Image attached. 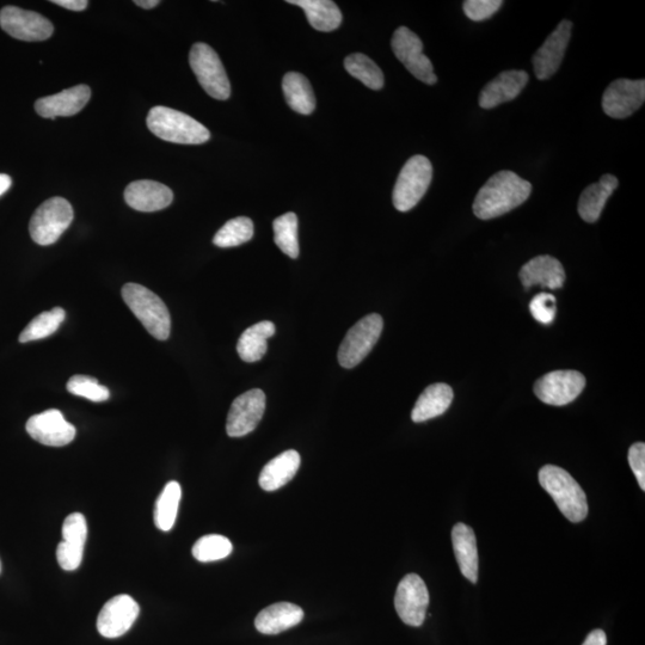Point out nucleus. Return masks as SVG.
I'll return each mask as SVG.
<instances>
[{
	"mask_svg": "<svg viewBox=\"0 0 645 645\" xmlns=\"http://www.w3.org/2000/svg\"><path fill=\"white\" fill-rule=\"evenodd\" d=\"M531 193L532 184L515 172H497L479 190L473 202V213L482 220L499 218L524 204Z\"/></svg>",
	"mask_w": 645,
	"mask_h": 645,
	"instance_id": "1",
	"label": "nucleus"
},
{
	"mask_svg": "<svg viewBox=\"0 0 645 645\" xmlns=\"http://www.w3.org/2000/svg\"><path fill=\"white\" fill-rule=\"evenodd\" d=\"M539 483L570 522L579 524L587 518L588 503L585 491L569 472L555 465H545L539 471Z\"/></svg>",
	"mask_w": 645,
	"mask_h": 645,
	"instance_id": "2",
	"label": "nucleus"
},
{
	"mask_svg": "<svg viewBox=\"0 0 645 645\" xmlns=\"http://www.w3.org/2000/svg\"><path fill=\"white\" fill-rule=\"evenodd\" d=\"M146 124L156 137L169 143L200 145L211 138L210 131L199 121L167 107L152 108Z\"/></svg>",
	"mask_w": 645,
	"mask_h": 645,
	"instance_id": "3",
	"label": "nucleus"
},
{
	"mask_svg": "<svg viewBox=\"0 0 645 645\" xmlns=\"http://www.w3.org/2000/svg\"><path fill=\"white\" fill-rule=\"evenodd\" d=\"M122 298L145 329L159 341L169 339L171 331L170 312L164 301L144 286L126 284Z\"/></svg>",
	"mask_w": 645,
	"mask_h": 645,
	"instance_id": "4",
	"label": "nucleus"
},
{
	"mask_svg": "<svg viewBox=\"0 0 645 645\" xmlns=\"http://www.w3.org/2000/svg\"><path fill=\"white\" fill-rule=\"evenodd\" d=\"M433 180V165L425 156H414L405 163L393 189V206L408 212L419 204Z\"/></svg>",
	"mask_w": 645,
	"mask_h": 645,
	"instance_id": "5",
	"label": "nucleus"
},
{
	"mask_svg": "<svg viewBox=\"0 0 645 645\" xmlns=\"http://www.w3.org/2000/svg\"><path fill=\"white\" fill-rule=\"evenodd\" d=\"M73 221V208L69 201L59 198L49 199L33 214L29 224L30 237L36 244L52 245L58 242Z\"/></svg>",
	"mask_w": 645,
	"mask_h": 645,
	"instance_id": "6",
	"label": "nucleus"
},
{
	"mask_svg": "<svg viewBox=\"0 0 645 645\" xmlns=\"http://www.w3.org/2000/svg\"><path fill=\"white\" fill-rule=\"evenodd\" d=\"M189 64L208 95L226 101L231 95V84L219 55L206 43H195L189 54Z\"/></svg>",
	"mask_w": 645,
	"mask_h": 645,
	"instance_id": "7",
	"label": "nucleus"
},
{
	"mask_svg": "<svg viewBox=\"0 0 645 645\" xmlns=\"http://www.w3.org/2000/svg\"><path fill=\"white\" fill-rule=\"evenodd\" d=\"M384 328L382 316L373 313L362 318L348 331L339 349V362L344 368L358 366L379 340Z\"/></svg>",
	"mask_w": 645,
	"mask_h": 645,
	"instance_id": "8",
	"label": "nucleus"
},
{
	"mask_svg": "<svg viewBox=\"0 0 645 645\" xmlns=\"http://www.w3.org/2000/svg\"><path fill=\"white\" fill-rule=\"evenodd\" d=\"M391 47L396 58L419 81L428 85L438 82L432 61L423 54V43L419 36L407 27L398 28L392 36Z\"/></svg>",
	"mask_w": 645,
	"mask_h": 645,
	"instance_id": "9",
	"label": "nucleus"
},
{
	"mask_svg": "<svg viewBox=\"0 0 645 645\" xmlns=\"http://www.w3.org/2000/svg\"><path fill=\"white\" fill-rule=\"evenodd\" d=\"M0 27L12 38L27 42L45 41L54 33L53 23L46 17L17 6H5L0 11Z\"/></svg>",
	"mask_w": 645,
	"mask_h": 645,
	"instance_id": "10",
	"label": "nucleus"
},
{
	"mask_svg": "<svg viewBox=\"0 0 645 645\" xmlns=\"http://www.w3.org/2000/svg\"><path fill=\"white\" fill-rule=\"evenodd\" d=\"M429 606V593L419 575L409 574L399 582L395 607L402 622L419 628L425 622Z\"/></svg>",
	"mask_w": 645,
	"mask_h": 645,
	"instance_id": "11",
	"label": "nucleus"
},
{
	"mask_svg": "<svg viewBox=\"0 0 645 645\" xmlns=\"http://www.w3.org/2000/svg\"><path fill=\"white\" fill-rule=\"evenodd\" d=\"M586 386V378L576 371H555L534 384V393L545 404L563 407L574 402Z\"/></svg>",
	"mask_w": 645,
	"mask_h": 645,
	"instance_id": "12",
	"label": "nucleus"
},
{
	"mask_svg": "<svg viewBox=\"0 0 645 645\" xmlns=\"http://www.w3.org/2000/svg\"><path fill=\"white\" fill-rule=\"evenodd\" d=\"M266 403V395L260 389L250 390L237 397L227 416V435L242 438L254 432L266 411Z\"/></svg>",
	"mask_w": 645,
	"mask_h": 645,
	"instance_id": "13",
	"label": "nucleus"
},
{
	"mask_svg": "<svg viewBox=\"0 0 645 645\" xmlns=\"http://www.w3.org/2000/svg\"><path fill=\"white\" fill-rule=\"evenodd\" d=\"M645 101V81L617 79L608 85L602 96V109L612 119L629 118L640 109Z\"/></svg>",
	"mask_w": 645,
	"mask_h": 645,
	"instance_id": "14",
	"label": "nucleus"
},
{
	"mask_svg": "<svg viewBox=\"0 0 645 645\" xmlns=\"http://www.w3.org/2000/svg\"><path fill=\"white\" fill-rule=\"evenodd\" d=\"M138 602L127 594L110 599L97 618V630L103 637L118 638L132 628L139 617Z\"/></svg>",
	"mask_w": 645,
	"mask_h": 645,
	"instance_id": "15",
	"label": "nucleus"
},
{
	"mask_svg": "<svg viewBox=\"0 0 645 645\" xmlns=\"http://www.w3.org/2000/svg\"><path fill=\"white\" fill-rule=\"evenodd\" d=\"M26 429L35 441L45 446L63 447L76 438L75 426L67 422L57 409L30 417Z\"/></svg>",
	"mask_w": 645,
	"mask_h": 645,
	"instance_id": "16",
	"label": "nucleus"
},
{
	"mask_svg": "<svg viewBox=\"0 0 645 645\" xmlns=\"http://www.w3.org/2000/svg\"><path fill=\"white\" fill-rule=\"evenodd\" d=\"M573 32V23L562 21L533 57V69L539 81H548L561 66Z\"/></svg>",
	"mask_w": 645,
	"mask_h": 645,
	"instance_id": "17",
	"label": "nucleus"
},
{
	"mask_svg": "<svg viewBox=\"0 0 645 645\" xmlns=\"http://www.w3.org/2000/svg\"><path fill=\"white\" fill-rule=\"evenodd\" d=\"M91 89L88 85H77L57 95L40 98L35 110L42 118L57 119L58 116L76 115L88 104Z\"/></svg>",
	"mask_w": 645,
	"mask_h": 645,
	"instance_id": "18",
	"label": "nucleus"
},
{
	"mask_svg": "<svg viewBox=\"0 0 645 645\" xmlns=\"http://www.w3.org/2000/svg\"><path fill=\"white\" fill-rule=\"evenodd\" d=\"M125 200L135 211L157 212L171 205L174 193L169 187L156 181H135L128 184Z\"/></svg>",
	"mask_w": 645,
	"mask_h": 645,
	"instance_id": "19",
	"label": "nucleus"
},
{
	"mask_svg": "<svg viewBox=\"0 0 645 645\" xmlns=\"http://www.w3.org/2000/svg\"><path fill=\"white\" fill-rule=\"evenodd\" d=\"M527 73L521 70H511L500 73L493 81L484 86L479 95V106L483 109H493L502 103L511 102L521 94L528 83Z\"/></svg>",
	"mask_w": 645,
	"mask_h": 645,
	"instance_id": "20",
	"label": "nucleus"
},
{
	"mask_svg": "<svg viewBox=\"0 0 645 645\" xmlns=\"http://www.w3.org/2000/svg\"><path fill=\"white\" fill-rule=\"evenodd\" d=\"M519 278L525 288L542 286L549 290L562 288L565 272L562 263L557 258L543 255L534 257L521 268Z\"/></svg>",
	"mask_w": 645,
	"mask_h": 645,
	"instance_id": "21",
	"label": "nucleus"
},
{
	"mask_svg": "<svg viewBox=\"0 0 645 645\" xmlns=\"http://www.w3.org/2000/svg\"><path fill=\"white\" fill-rule=\"evenodd\" d=\"M304 616L303 608L291 602H279L258 613L255 626L261 634L278 635L303 622Z\"/></svg>",
	"mask_w": 645,
	"mask_h": 645,
	"instance_id": "22",
	"label": "nucleus"
},
{
	"mask_svg": "<svg viewBox=\"0 0 645 645\" xmlns=\"http://www.w3.org/2000/svg\"><path fill=\"white\" fill-rule=\"evenodd\" d=\"M454 555L462 574L476 583L478 580V550L476 534L468 525L459 522L452 530Z\"/></svg>",
	"mask_w": 645,
	"mask_h": 645,
	"instance_id": "23",
	"label": "nucleus"
},
{
	"mask_svg": "<svg viewBox=\"0 0 645 645\" xmlns=\"http://www.w3.org/2000/svg\"><path fill=\"white\" fill-rule=\"evenodd\" d=\"M619 181L616 176L604 175L600 181L583 190L579 200L580 217L586 223L593 224L598 221L606 202L610 199L614 190L618 188Z\"/></svg>",
	"mask_w": 645,
	"mask_h": 645,
	"instance_id": "24",
	"label": "nucleus"
},
{
	"mask_svg": "<svg viewBox=\"0 0 645 645\" xmlns=\"http://www.w3.org/2000/svg\"><path fill=\"white\" fill-rule=\"evenodd\" d=\"M299 468V453L294 450L286 451L264 466L258 483L263 490H278L292 481Z\"/></svg>",
	"mask_w": 645,
	"mask_h": 645,
	"instance_id": "25",
	"label": "nucleus"
},
{
	"mask_svg": "<svg viewBox=\"0 0 645 645\" xmlns=\"http://www.w3.org/2000/svg\"><path fill=\"white\" fill-rule=\"evenodd\" d=\"M453 401V390L446 384L427 387L417 399L411 419L416 423L426 422L445 414Z\"/></svg>",
	"mask_w": 645,
	"mask_h": 645,
	"instance_id": "26",
	"label": "nucleus"
},
{
	"mask_svg": "<svg viewBox=\"0 0 645 645\" xmlns=\"http://www.w3.org/2000/svg\"><path fill=\"white\" fill-rule=\"evenodd\" d=\"M287 3L300 6L310 26L318 32H333L341 26L342 12L331 0H288Z\"/></svg>",
	"mask_w": 645,
	"mask_h": 645,
	"instance_id": "27",
	"label": "nucleus"
},
{
	"mask_svg": "<svg viewBox=\"0 0 645 645\" xmlns=\"http://www.w3.org/2000/svg\"><path fill=\"white\" fill-rule=\"evenodd\" d=\"M275 334V325L263 321L244 331L237 344L238 355L245 362L260 361L267 353V341Z\"/></svg>",
	"mask_w": 645,
	"mask_h": 645,
	"instance_id": "28",
	"label": "nucleus"
},
{
	"mask_svg": "<svg viewBox=\"0 0 645 645\" xmlns=\"http://www.w3.org/2000/svg\"><path fill=\"white\" fill-rule=\"evenodd\" d=\"M282 90L288 106L294 112L303 115H310L316 109V97L313 94L312 86L305 76L298 72H290L282 81Z\"/></svg>",
	"mask_w": 645,
	"mask_h": 645,
	"instance_id": "29",
	"label": "nucleus"
},
{
	"mask_svg": "<svg viewBox=\"0 0 645 645\" xmlns=\"http://www.w3.org/2000/svg\"><path fill=\"white\" fill-rule=\"evenodd\" d=\"M182 497L181 485L175 481L165 485L155 508V524L159 530L169 532L175 525L178 506Z\"/></svg>",
	"mask_w": 645,
	"mask_h": 645,
	"instance_id": "30",
	"label": "nucleus"
},
{
	"mask_svg": "<svg viewBox=\"0 0 645 645\" xmlns=\"http://www.w3.org/2000/svg\"><path fill=\"white\" fill-rule=\"evenodd\" d=\"M344 67H346L350 76L359 79L367 88L372 90L383 89L385 82L383 71L367 55L361 53L349 55L344 60Z\"/></svg>",
	"mask_w": 645,
	"mask_h": 645,
	"instance_id": "31",
	"label": "nucleus"
},
{
	"mask_svg": "<svg viewBox=\"0 0 645 645\" xmlns=\"http://www.w3.org/2000/svg\"><path fill=\"white\" fill-rule=\"evenodd\" d=\"M65 310L61 307L47 312H42L41 315L35 317L32 322L27 325L20 335V342L27 343L47 339L57 331L61 324L65 321Z\"/></svg>",
	"mask_w": 645,
	"mask_h": 645,
	"instance_id": "32",
	"label": "nucleus"
},
{
	"mask_svg": "<svg viewBox=\"0 0 645 645\" xmlns=\"http://www.w3.org/2000/svg\"><path fill=\"white\" fill-rule=\"evenodd\" d=\"M254 237L253 220L238 217L227 221L213 238V243L219 248L239 247Z\"/></svg>",
	"mask_w": 645,
	"mask_h": 645,
	"instance_id": "33",
	"label": "nucleus"
},
{
	"mask_svg": "<svg viewBox=\"0 0 645 645\" xmlns=\"http://www.w3.org/2000/svg\"><path fill=\"white\" fill-rule=\"evenodd\" d=\"M274 242L279 249L291 258L299 256L298 217L294 213H286L276 218L273 223Z\"/></svg>",
	"mask_w": 645,
	"mask_h": 645,
	"instance_id": "34",
	"label": "nucleus"
},
{
	"mask_svg": "<svg viewBox=\"0 0 645 645\" xmlns=\"http://www.w3.org/2000/svg\"><path fill=\"white\" fill-rule=\"evenodd\" d=\"M232 550L233 546L229 539L220 534H208L194 544L192 552L196 561L210 563L229 557Z\"/></svg>",
	"mask_w": 645,
	"mask_h": 645,
	"instance_id": "35",
	"label": "nucleus"
},
{
	"mask_svg": "<svg viewBox=\"0 0 645 645\" xmlns=\"http://www.w3.org/2000/svg\"><path fill=\"white\" fill-rule=\"evenodd\" d=\"M67 391L95 403L106 402L110 397L107 387L98 383L96 378L89 376H73L67 383Z\"/></svg>",
	"mask_w": 645,
	"mask_h": 645,
	"instance_id": "36",
	"label": "nucleus"
},
{
	"mask_svg": "<svg viewBox=\"0 0 645 645\" xmlns=\"http://www.w3.org/2000/svg\"><path fill=\"white\" fill-rule=\"evenodd\" d=\"M61 533H63V542L84 548L86 538H88V524H86L84 515L73 513L67 516Z\"/></svg>",
	"mask_w": 645,
	"mask_h": 645,
	"instance_id": "37",
	"label": "nucleus"
},
{
	"mask_svg": "<svg viewBox=\"0 0 645 645\" xmlns=\"http://www.w3.org/2000/svg\"><path fill=\"white\" fill-rule=\"evenodd\" d=\"M502 5V0H466L463 9L471 21L482 22L493 17Z\"/></svg>",
	"mask_w": 645,
	"mask_h": 645,
	"instance_id": "38",
	"label": "nucleus"
},
{
	"mask_svg": "<svg viewBox=\"0 0 645 645\" xmlns=\"http://www.w3.org/2000/svg\"><path fill=\"white\" fill-rule=\"evenodd\" d=\"M534 319L542 324H551L556 318V298L550 293H540L530 304Z\"/></svg>",
	"mask_w": 645,
	"mask_h": 645,
	"instance_id": "39",
	"label": "nucleus"
},
{
	"mask_svg": "<svg viewBox=\"0 0 645 645\" xmlns=\"http://www.w3.org/2000/svg\"><path fill=\"white\" fill-rule=\"evenodd\" d=\"M83 546L61 542L57 549V559L61 569L75 571L83 561Z\"/></svg>",
	"mask_w": 645,
	"mask_h": 645,
	"instance_id": "40",
	"label": "nucleus"
},
{
	"mask_svg": "<svg viewBox=\"0 0 645 645\" xmlns=\"http://www.w3.org/2000/svg\"><path fill=\"white\" fill-rule=\"evenodd\" d=\"M629 464L632 472L635 473L638 484L641 489L645 490V445L643 442H637L630 447Z\"/></svg>",
	"mask_w": 645,
	"mask_h": 645,
	"instance_id": "41",
	"label": "nucleus"
},
{
	"mask_svg": "<svg viewBox=\"0 0 645 645\" xmlns=\"http://www.w3.org/2000/svg\"><path fill=\"white\" fill-rule=\"evenodd\" d=\"M52 3L72 11H83L89 5L88 0H53Z\"/></svg>",
	"mask_w": 645,
	"mask_h": 645,
	"instance_id": "42",
	"label": "nucleus"
},
{
	"mask_svg": "<svg viewBox=\"0 0 645 645\" xmlns=\"http://www.w3.org/2000/svg\"><path fill=\"white\" fill-rule=\"evenodd\" d=\"M607 637L604 631L598 629L594 630L586 638L585 643L582 645H606Z\"/></svg>",
	"mask_w": 645,
	"mask_h": 645,
	"instance_id": "43",
	"label": "nucleus"
},
{
	"mask_svg": "<svg viewBox=\"0 0 645 645\" xmlns=\"http://www.w3.org/2000/svg\"><path fill=\"white\" fill-rule=\"evenodd\" d=\"M12 184L11 177L5 174H0V196L8 192Z\"/></svg>",
	"mask_w": 645,
	"mask_h": 645,
	"instance_id": "44",
	"label": "nucleus"
},
{
	"mask_svg": "<svg viewBox=\"0 0 645 645\" xmlns=\"http://www.w3.org/2000/svg\"><path fill=\"white\" fill-rule=\"evenodd\" d=\"M161 3L159 0H135L134 4L140 6L143 9H153Z\"/></svg>",
	"mask_w": 645,
	"mask_h": 645,
	"instance_id": "45",
	"label": "nucleus"
},
{
	"mask_svg": "<svg viewBox=\"0 0 645 645\" xmlns=\"http://www.w3.org/2000/svg\"><path fill=\"white\" fill-rule=\"evenodd\" d=\"M0 573H2V562H0Z\"/></svg>",
	"mask_w": 645,
	"mask_h": 645,
	"instance_id": "46",
	"label": "nucleus"
}]
</instances>
